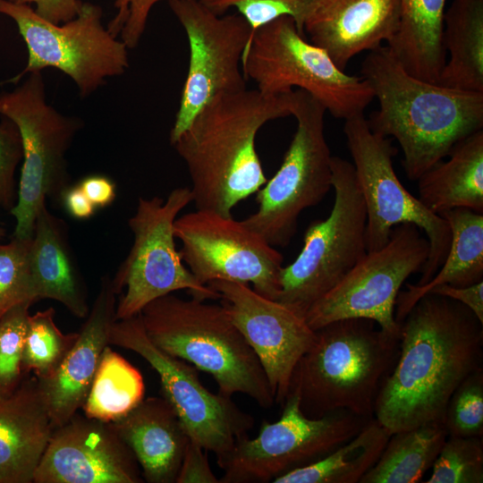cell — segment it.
<instances>
[{"mask_svg":"<svg viewBox=\"0 0 483 483\" xmlns=\"http://www.w3.org/2000/svg\"><path fill=\"white\" fill-rule=\"evenodd\" d=\"M116 301L111 278L103 276L99 292L68 354L51 376L38 378L54 428L67 422L87 398L101 355L110 345Z\"/></svg>","mask_w":483,"mask_h":483,"instance_id":"21","label":"cell"},{"mask_svg":"<svg viewBox=\"0 0 483 483\" xmlns=\"http://www.w3.org/2000/svg\"><path fill=\"white\" fill-rule=\"evenodd\" d=\"M6 234L5 228L0 225V240L3 239Z\"/></svg>","mask_w":483,"mask_h":483,"instance_id":"45","label":"cell"},{"mask_svg":"<svg viewBox=\"0 0 483 483\" xmlns=\"http://www.w3.org/2000/svg\"><path fill=\"white\" fill-rule=\"evenodd\" d=\"M483 323L466 306L428 293L400 324V349L374 419L390 434L443 422L458 386L483 369Z\"/></svg>","mask_w":483,"mask_h":483,"instance_id":"1","label":"cell"},{"mask_svg":"<svg viewBox=\"0 0 483 483\" xmlns=\"http://www.w3.org/2000/svg\"><path fill=\"white\" fill-rule=\"evenodd\" d=\"M15 4H34L35 12L43 19L55 23L66 22L73 19L79 13L82 2L80 0H9Z\"/></svg>","mask_w":483,"mask_h":483,"instance_id":"41","label":"cell"},{"mask_svg":"<svg viewBox=\"0 0 483 483\" xmlns=\"http://www.w3.org/2000/svg\"><path fill=\"white\" fill-rule=\"evenodd\" d=\"M174 233L182 261L200 284L250 283L259 294L277 300L283 255L242 221L197 209L175 219Z\"/></svg>","mask_w":483,"mask_h":483,"instance_id":"17","label":"cell"},{"mask_svg":"<svg viewBox=\"0 0 483 483\" xmlns=\"http://www.w3.org/2000/svg\"><path fill=\"white\" fill-rule=\"evenodd\" d=\"M444 424L451 436H483V369L470 375L454 391Z\"/></svg>","mask_w":483,"mask_h":483,"instance_id":"36","label":"cell"},{"mask_svg":"<svg viewBox=\"0 0 483 483\" xmlns=\"http://www.w3.org/2000/svg\"><path fill=\"white\" fill-rule=\"evenodd\" d=\"M30 306L22 302L0 316V400L11 395L26 375L22 354Z\"/></svg>","mask_w":483,"mask_h":483,"instance_id":"34","label":"cell"},{"mask_svg":"<svg viewBox=\"0 0 483 483\" xmlns=\"http://www.w3.org/2000/svg\"><path fill=\"white\" fill-rule=\"evenodd\" d=\"M390 436L373 418L326 456L275 478L273 483H360L378 460Z\"/></svg>","mask_w":483,"mask_h":483,"instance_id":"30","label":"cell"},{"mask_svg":"<svg viewBox=\"0 0 483 483\" xmlns=\"http://www.w3.org/2000/svg\"><path fill=\"white\" fill-rule=\"evenodd\" d=\"M429 252L425 234L412 224L393 227L381 249L367 251L343 278L305 315L313 330L344 318H368L400 335L395 302L406 279L419 273Z\"/></svg>","mask_w":483,"mask_h":483,"instance_id":"14","label":"cell"},{"mask_svg":"<svg viewBox=\"0 0 483 483\" xmlns=\"http://www.w3.org/2000/svg\"><path fill=\"white\" fill-rule=\"evenodd\" d=\"M111 424L132 451L144 481L175 483L191 438L164 396L144 398L128 414Z\"/></svg>","mask_w":483,"mask_h":483,"instance_id":"23","label":"cell"},{"mask_svg":"<svg viewBox=\"0 0 483 483\" xmlns=\"http://www.w3.org/2000/svg\"><path fill=\"white\" fill-rule=\"evenodd\" d=\"M442 42L446 55L438 84L483 92V0H453L445 11Z\"/></svg>","mask_w":483,"mask_h":483,"instance_id":"28","label":"cell"},{"mask_svg":"<svg viewBox=\"0 0 483 483\" xmlns=\"http://www.w3.org/2000/svg\"><path fill=\"white\" fill-rule=\"evenodd\" d=\"M294 95L295 133L279 169L257 191L258 210L242 220L274 247L287 246L301 212L318 204L332 189L326 110L304 90H294Z\"/></svg>","mask_w":483,"mask_h":483,"instance_id":"12","label":"cell"},{"mask_svg":"<svg viewBox=\"0 0 483 483\" xmlns=\"http://www.w3.org/2000/svg\"><path fill=\"white\" fill-rule=\"evenodd\" d=\"M218 15L234 8L255 32L260 27L284 16L292 17L301 33V22L311 0H200ZM303 34V33H302Z\"/></svg>","mask_w":483,"mask_h":483,"instance_id":"37","label":"cell"},{"mask_svg":"<svg viewBox=\"0 0 483 483\" xmlns=\"http://www.w3.org/2000/svg\"><path fill=\"white\" fill-rule=\"evenodd\" d=\"M343 132L366 207L367 251L386 245L394 226L416 225L427 237L429 252L415 284H426L439 269L449 250L451 232L447 222L405 189L393 165L396 148L388 137L370 130L364 114L345 120Z\"/></svg>","mask_w":483,"mask_h":483,"instance_id":"9","label":"cell"},{"mask_svg":"<svg viewBox=\"0 0 483 483\" xmlns=\"http://www.w3.org/2000/svg\"><path fill=\"white\" fill-rule=\"evenodd\" d=\"M400 22L387 48L411 75L438 83L447 55L442 42L446 0H399Z\"/></svg>","mask_w":483,"mask_h":483,"instance_id":"27","label":"cell"},{"mask_svg":"<svg viewBox=\"0 0 483 483\" xmlns=\"http://www.w3.org/2000/svg\"><path fill=\"white\" fill-rule=\"evenodd\" d=\"M330 214L308 226L297 258L283 267L276 301L305 317L367 253V212L352 163L333 156Z\"/></svg>","mask_w":483,"mask_h":483,"instance_id":"8","label":"cell"},{"mask_svg":"<svg viewBox=\"0 0 483 483\" xmlns=\"http://www.w3.org/2000/svg\"><path fill=\"white\" fill-rule=\"evenodd\" d=\"M62 203L72 217L80 220L91 217L96 209V207L78 185L70 186L65 191L62 198Z\"/></svg>","mask_w":483,"mask_h":483,"instance_id":"44","label":"cell"},{"mask_svg":"<svg viewBox=\"0 0 483 483\" xmlns=\"http://www.w3.org/2000/svg\"><path fill=\"white\" fill-rule=\"evenodd\" d=\"M282 406L278 420L264 421L256 437L240 438L228 454L216 460L224 470L219 483L273 482L326 456L370 420L346 410L307 417L294 393H288Z\"/></svg>","mask_w":483,"mask_h":483,"instance_id":"13","label":"cell"},{"mask_svg":"<svg viewBox=\"0 0 483 483\" xmlns=\"http://www.w3.org/2000/svg\"><path fill=\"white\" fill-rule=\"evenodd\" d=\"M21 137L17 125L9 118L0 120V208L10 211L17 200L15 173L22 161Z\"/></svg>","mask_w":483,"mask_h":483,"instance_id":"38","label":"cell"},{"mask_svg":"<svg viewBox=\"0 0 483 483\" xmlns=\"http://www.w3.org/2000/svg\"><path fill=\"white\" fill-rule=\"evenodd\" d=\"M360 72L378 101V109L367 119L369 126L397 140L411 181L483 128V92L419 80L403 69L387 47L370 51Z\"/></svg>","mask_w":483,"mask_h":483,"instance_id":"3","label":"cell"},{"mask_svg":"<svg viewBox=\"0 0 483 483\" xmlns=\"http://www.w3.org/2000/svg\"><path fill=\"white\" fill-rule=\"evenodd\" d=\"M427 483H482V437L448 436Z\"/></svg>","mask_w":483,"mask_h":483,"instance_id":"33","label":"cell"},{"mask_svg":"<svg viewBox=\"0 0 483 483\" xmlns=\"http://www.w3.org/2000/svg\"><path fill=\"white\" fill-rule=\"evenodd\" d=\"M428 293H436L457 301L470 309L483 323V281L468 286L442 284Z\"/></svg>","mask_w":483,"mask_h":483,"instance_id":"42","label":"cell"},{"mask_svg":"<svg viewBox=\"0 0 483 483\" xmlns=\"http://www.w3.org/2000/svg\"><path fill=\"white\" fill-rule=\"evenodd\" d=\"M0 115L11 119L21 137L17 200L9 213L16 222L12 237L28 239L33 236L38 212L47 199L62 202L71 186L65 155L83 121L47 102L42 72H30L13 90L0 92Z\"/></svg>","mask_w":483,"mask_h":483,"instance_id":"6","label":"cell"},{"mask_svg":"<svg viewBox=\"0 0 483 483\" xmlns=\"http://www.w3.org/2000/svg\"><path fill=\"white\" fill-rule=\"evenodd\" d=\"M316 334L293 369L288 393L298 395L309 418L346 410L373 419L382 385L399 354L400 335L360 318L332 322Z\"/></svg>","mask_w":483,"mask_h":483,"instance_id":"4","label":"cell"},{"mask_svg":"<svg viewBox=\"0 0 483 483\" xmlns=\"http://www.w3.org/2000/svg\"><path fill=\"white\" fill-rule=\"evenodd\" d=\"M140 467L111 423L77 412L54 428L33 483H141Z\"/></svg>","mask_w":483,"mask_h":483,"instance_id":"19","label":"cell"},{"mask_svg":"<svg viewBox=\"0 0 483 483\" xmlns=\"http://www.w3.org/2000/svg\"><path fill=\"white\" fill-rule=\"evenodd\" d=\"M78 186L96 208L109 206L116 197L114 182L104 175H89Z\"/></svg>","mask_w":483,"mask_h":483,"instance_id":"43","label":"cell"},{"mask_svg":"<svg viewBox=\"0 0 483 483\" xmlns=\"http://www.w3.org/2000/svg\"><path fill=\"white\" fill-rule=\"evenodd\" d=\"M109 344L136 352L157 371L162 396L177 412L190 438L214 453L216 460L228 454L253 427V418L231 397L214 394L201 383L193 365L156 346L144 330L140 313L114 321Z\"/></svg>","mask_w":483,"mask_h":483,"instance_id":"15","label":"cell"},{"mask_svg":"<svg viewBox=\"0 0 483 483\" xmlns=\"http://www.w3.org/2000/svg\"><path fill=\"white\" fill-rule=\"evenodd\" d=\"M448 434L443 422L393 433L360 483H416L436 459Z\"/></svg>","mask_w":483,"mask_h":483,"instance_id":"29","label":"cell"},{"mask_svg":"<svg viewBox=\"0 0 483 483\" xmlns=\"http://www.w3.org/2000/svg\"><path fill=\"white\" fill-rule=\"evenodd\" d=\"M31 238L0 244V316L22 302H35L30 268Z\"/></svg>","mask_w":483,"mask_h":483,"instance_id":"35","label":"cell"},{"mask_svg":"<svg viewBox=\"0 0 483 483\" xmlns=\"http://www.w3.org/2000/svg\"><path fill=\"white\" fill-rule=\"evenodd\" d=\"M0 14L15 22L28 50L24 69L6 83L55 68L73 80L84 98L129 67L128 48L104 27L97 4L82 2L73 19L59 24L43 19L29 4L9 0H0Z\"/></svg>","mask_w":483,"mask_h":483,"instance_id":"10","label":"cell"},{"mask_svg":"<svg viewBox=\"0 0 483 483\" xmlns=\"http://www.w3.org/2000/svg\"><path fill=\"white\" fill-rule=\"evenodd\" d=\"M294 90L220 94L206 104L172 144L186 164L196 208L232 216L267 181L256 149L258 131L292 115Z\"/></svg>","mask_w":483,"mask_h":483,"instance_id":"2","label":"cell"},{"mask_svg":"<svg viewBox=\"0 0 483 483\" xmlns=\"http://www.w3.org/2000/svg\"><path fill=\"white\" fill-rule=\"evenodd\" d=\"M246 80L266 95L301 89L318 99L335 118L347 120L364 114L375 98L361 77L337 68L327 54L300 32L290 16L258 29L242 60Z\"/></svg>","mask_w":483,"mask_h":483,"instance_id":"7","label":"cell"},{"mask_svg":"<svg viewBox=\"0 0 483 483\" xmlns=\"http://www.w3.org/2000/svg\"><path fill=\"white\" fill-rule=\"evenodd\" d=\"M193 201L190 188L174 189L165 199L140 197L128 225L134 240L125 259L111 279L116 295V319L140 313L152 301L178 290L199 300L220 299L209 285L200 284L183 265L174 242L178 214Z\"/></svg>","mask_w":483,"mask_h":483,"instance_id":"11","label":"cell"},{"mask_svg":"<svg viewBox=\"0 0 483 483\" xmlns=\"http://www.w3.org/2000/svg\"><path fill=\"white\" fill-rule=\"evenodd\" d=\"M417 181L418 199L431 212L465 208L483 213V130L459 142Z\"/></svg>","mask_w":483,"mask_h":483,"instance_id":"25","label":"cell"},{"mask_svg":"<svg viewBox=\"0 0 483 483\" xmlns=\"http://www.w3.org/2000/svg\"><path fill=\"white\" fill-rule=\"evenodd\" d=\"M399 22V0H311L301 30L344 71L355 55L388 43Z\"/></svg>","mask_w":483,"mask_h":483,"instance_id":"20","label":"cell"},{"mask_svg":"<svg viewBox=\"0 0 483 483\" xmlns=\"http://www.w3.org/2000/svg\"><path fill=\"white\" fill-rule=\"evenodd\" d=\"M231 320L257 355L275 402L283 405L293 369L316 340L305 317L246 284L212 281Z\"/></svg>","mask_w":483,"mask_h":483,"instance_id":"18","label":"cell"},{"mask_svg":"<svg viewBox=\"0 0 483 483\" xmlns=\"http://www.w3.org/2000/svg\"><path fill=\"white\" fill-rule=\"evenodd\" d=\"M184 29L189 66L169 140L173 144L199 111L220 94L247 89L242 60L254 33L239 13L218 15L200 0H172Z\"/></svg>","mask_w":483,"mask_h":483,"instance_id":"16","label":"cell"},{"mask_svg":"<svg viewBox=\"0 0 483 483\" xmlns=\"http://www.w3.org/2000/svg\"><path fill=\"white\" fill-rule=\"evenodd\" d=\"M451 232L446 257L434 275L422 285L406 284L400 292L394 318L400 325L414 304L432 289L442 284L468 286L483 281V213L456 208L441 213Z\"/></svg>","mask_w":483,"mask_h":483,"instance_id":"26","label":"cell"},{"mask_svg":"<svg viewBox=\"0 0 483 483\" xmlns=\"http://www.w3.org/2000/svg\"><path fill=\"white\" fill-rule=\"evenodd\" d=\"M160 1L163 0H114L116 13L106 26L108 31L128 49L135 48L145 31L152 7Z\"/></svg>","mask_w":483,"mask_h":483,"instance_id":"39","label":"cell"},{"mask_svg":"<svg viewBox=\"0 0 483 483\" xmlns=\"http://www.w3.org/2000/svg\"><path fill=\"white\" fill-rule=\"evenodd\" d=\"M55 310L48 308L30 315L24 339L22 367L43 379L51 376L74 344L78 333L64 334L55 322Z\"/></svg>","mask_w":483,"mask_h":483,"instance_id":"32","label":"cell"},{"mask_svg":"<svg viewBox=\"0 0 483 483\" xmlns=\"http://www.w3.org/2000/svg\"><path fill=\"white\" fill-rule=\"evenodd\" d=\"M54 426L38 377L0 400V483H33Z\"/></svg>","mask_w":483,"mask_h":483,"instance_id":"22","label":"cell"},{"mask_svg":"<svg viewBox=\"0 0 483 483\" xmlns=\"http://www.w3.org/2000/svg\"><path fill=\"white\" fill-rule=\"evenodd\" d=\"M140 314L149 340L211 375L219 394H243L264 409L273 406L265 371L223 304L169 293L147 304Z\"/></svg>","mask_w":483,"mask_h":483,"instance_id":"5","label":"cell"},{"mask_svg":"<svg viewBox=\"0 0 483 483\" xmlns=\"http://www.w3.org/2000/svg\"><path fill=\"white\" fill-rule=\"evenodd\" d=\"M208 451L190 439L187 444L175 483H219L214 474Z\"/></svg>","mask_w":483,"mask_h":483,"instance_id":"40","label":"cell"},{"mask_svg":"<svg viewBox=\"0 0 483 483\" xmlns=\"http://www.w3.org/2000/svg\"><path fill=\"white\" fill-rule=\"evenodd\" d=\"M144 394L140 370L107 345L81 408L88 418L111 423L128 414Z\"/></svg>","mask_w":483,"mask_h":483,"instance_id":"31","label":"cell"},{"mask_svg":"<svg viewBox=\"0 0 483 483\" xmlns=\"http://www.w3.org/2000/svg\"><path fill=\"white\" fill-rule=\"evenodd\" d=\"M30 268L35 301L55 300L73 316L87 317L86 286L69 242L67 225L46 203L36 217Z\"/></svg>","mask_w":483,"mask_h":483,"instance_id":"24","label":"cell"}]
</instances>
